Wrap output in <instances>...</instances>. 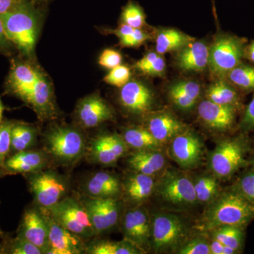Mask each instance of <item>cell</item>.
<instances>
[{
	"label": "cell",
	"mask_w": 254,
	"mask_h": 254,
	"mask_svg": "<svg viewBox=\"0 0 254 254\" xmlns=\"http://www.w3.org/2000/svg\"><path fill=\"white\" fill-rule=\"evenodd\" d=\"M165 68H166V63L165 60L159 55L157 59L148 68H145L143 73L152 75V76H160L165 71Z\"/></svg>",
	"instance_id": "obj_45"
},
{
	"label": "cell",
	"mask_w": 254,
	"mask_h": 254,
	"mask_svg": "<svg viewBox=\"0 0 254 254\" xmlns=\"http://www.w3.org/2000/svg\"><path fill=\"white\" fill-rule=\"evenodd\" d=\"M225 245H222L221 242L213 239L210 243V254H222Z\"/></svg>",
	"instance_id": "obj_50"
},
{
	"label": "cell",
	"mask_w": 254,
	"mask_h": 254,
	"mask_svg": "<svg viewBox=\"0 0 254 254\" xmlns=\"http://www.w3.org/2000/svg\"><path fill=\"white\" fill-rule=\"evenodd\" d=\"M4 254L3 253V248L2 247H0V254Z\"/></svg>",
	"instance_id": "obj_55"
},
{
	"label": "cell",
	"mask_w": 254,
	"mask_h": 254,
	"mask_svg": "<svg viewBox=\"0 0 254 254\" xmlns=\"http://www.w3.org/2000/svg\"><path fill=\"white\" fill-rule=\"evenodd\" d=\"M209 49L202 42H193L182 48L177 57V63L187 71H202L208 65Z\"/></svg>",
	"instance_id": "obj_25"
},
{
	"label": "cell",
	"mask_w": 254,
	"mask_h": 254,
	"mask_svg": "<svg viewBox=\"0 0 254 254\" xmlns=\"http://www.w3.org/2000/svg\"><path fill=\"white\" fill-rule=\"evenodd\" d=\"M6 36L20 54L30 58L34 53L38 33V14L31 3L21 0L0 15Z\"/></svg>",
	"instance_id": "obj_1"
},
{
	"label": "cell",
	"mask_w": 254,
	"mask_h": 254,
	"mask_svg": "<svg viewBox=\"0 0 254 254\" xmlns=\"http://www.w3.org/2000/svg\"><path fill=\"white\" fill-rule=\"evenodd\" d=\"M24 103L33 108L41 120H48L56 116V106L52 87L46 76L41 73Z\"/></svg>",
	"instance_id": "obj_19"
},
{
	"label": "cell",
	"mask_w": 254,
	"mask_h": 254,
	"mask_svg": "<svg viewBox=\"0 0 254 254\" xmlns=\"http://www.w3.org/2000/svg\"><path fill=\"white\" fill-rule=\"evenodd\" d=\"M158 195L165 201L179 206H191L197 202L193 182L177 170L167 172L155 186Z\"/></svg>",
	"instance_id": "obj_9"
},
{
	"label": "cell",
	"mask_w": 254,
	"mask_h": 254,
	"mask_svg": "<svg viewBox=\"0 0 254 254\" xmlns=\"http://www.w3.org/2000/svg\"><path fill=\"white\" fill-rule=\"evenodd\" d=\"M145 252L131 241L124 239L120 242L95 240L86 245V254H140Z\"/></svg>",
	"instance_id": "obj_28"
},
{
	"label": "cell",
	"mask_w": 254,
	"mask_h": 254,
	"mask_svg": "<svg viewBox=\"0 0 254 254\" xmlns=\"http://www.w3.org/2000/svg\"><path fill=\"white\" fill-rule=\"evenodd\" d=\"M40 72L29 64L21 60H13L7 80L8 93L26 101L35 84Z\"/></svg>",
	"instance_id": "obj_16"
},
{
	"label": "cell",
	"mask_w": 254,
	"mask_h": 254,
	"mask_svg": "<svg viewBox=\"0 0 254 254\" xmlns=\"http://www.w3.org/2000/svg\"><path fill=\"white\" fill-rule=\"evenodd\" d=\"M147 128L160 144L171 141L186 130L182 122L168 113L152 115L148 119Z\"/></svg>",
	"instance_id": "obj_23"
},
{
	"label": "cell",
	"mask_w": 254,
	"mask_h": 254,
	"mask_svg": "<svg viewBox=\"0 0 254 254\" xmlns=\"http://www.w3.org/2000/svg\"><path fill=\"white\" fill-rule=\"evenodd\" d=\"M120 103L129 113L142 115L148 113L153 105V95L143 83L137 81H128L122 87Z\"/></svg>",
	"instance_id": "obj_18"
},
{
	"label": "cell",
	"mask_w": 254,
	"mask_h": 254,
	"mask_svg": "<svg viewBox=\"0 0 254 254\" xmlns=\"http://www.w3.org/2000/svg\"><path fill=\"white\" fill-rule=\"evenodd\" d=\"M4 105L1 101V98H0V124L2 123L3 121V113H4Z\"/></svg>",
	"instance_id": "obj_52"
},
{
	"label": "cell",
	"mask_w": 254,
	"mask_h": 254,
	"mask_svg": "<svg viewBox=\"0 0 254 254\" xmlns=\"http://www.w3.org/2000/svg\"><path fill=\"white\" fill-rule=\"evenodd\" d=\"M3 236H4V233H3V232L1 231V229H0V238Z\"/></svg>",
	"instance_id": "obj_54"
},
{
	"label": "cell",
	"mask_w": 254,
	"mask_h": 254,
	"mask_svg": "<svg viewBox=\"0 0 254 254\" xmlns=\"http://www.w3.org/2000/svg\"><path fill=\"white\" fill-rule=\"evenodd\" d=\"M237 190L254 204V170L246 174L241 178Z\"/></svg>",
	"instance_id": "obj_41"
},
{
	"label": "cell",
	"mask_w": 254,
	"mask_h": 254,
	"mask_svg": "<svg viewBox=\"0 0 254 254\" xmlns=\"http://www.w3.org/2000/svg\"><path fill=\"white\" fill-rule=\"evenodd\" d=\"M122 60L123 57L119 52L113 49H106L100 56L99 64L103 67L112 69L121 64Z\"/></svg>",
	"instance_id": "obj_42"
},
{
	"label": "cell",
	"mask_w": 254,
	"mask_h": 254,
	"mask_svg": "<svg viewBox=\"0 0 254 254\" xmlns=\"http://www.w3.org/2000/svg\"><path fill=\"white\" fill-rule=\"evenodd\" d=\"M123 136L115 133H104L95 137L87 145L86 155L90 163L113 166L128 151Z\"/></svg>",
	"instance_id": "obj_11"
},
{
	"label": "cell",
	"mask_w": 254,
	"mask_h": 254,
	"mask_svg": "<svg viewBox=\"0 0 254 254\" xmlns=\"http://www.w3.org/2000/svg\"><path fill=\"white\" fill-rule=\"evenodd\" d=\"M193 38L181 31L175 29H165L157 36L156 51L159 54H165L173 50L181 49L193 42Z\"/></svg>",
	"instance_id": "obj_31"
},
{
	"label": "cell",
	"mask_w": 254,
	"mask_h": 254,
	"mask_svg": "<svg viewBox=\"0 0 254 254\" xmlns=\"http://www.w3.org/2000/svg\"><path fill=\"white\" fill-rule=\"evenodd\" d=\"M14 49V47L6 36L4 25L0 18V53L4 55H11Z\"/></svg>",
	"instance_id": "obj_44"
},
{
	"label": "cell",
	"mask_w": 254,
	"mask_h": 254,
	"mask_svg": "<svg viewBox=\"0 0 254 254\" xmlns=\"http://www.w3.org/2000/svg\"><path fill=\"white\" fill-rule=\"evenodd\" d=\"M180 254H210V243L203 237H195L179 248Z\"/></svg>",
	"instance_id": "obj_40"
},
{
	"label": "cell",
	"mask_w": 254,
	"mask_h": 254,
	"mask_svg": "<svg viewBox=\"0 0 254 254\" xmlns=\"http://www.w3.org/2000/svg\"><path fill=\"white\" fill-rule=\"evenodd\" d=\"M26 175L30 190L39 208H51L67 195V179L54 170L44 169Z\"/></svg>",
	"instance_id": "obj_5"
},
{
	"label": "cell",
	"mask_w": 254,
	"mask_h": 254,
	"mask_svg": "<svg viewBox=\"0 0 254 254\" xmlns=\"http://www.w3.org/2000/svg\"><path fill=\"white\" fill-rule=\"evenodd\" d=\"M198 112L200 120L214 130L228 129L235 122V108L230 105H219L205 100L200 103Z\"/></svg>",
	"instance_id": "obj_21"
},
{
	"label": "cell",
	"mask_w": 254,
	"mask_h": 254,
	"mask_svg": "<svg viewBox=\"0 0 254 254\" xmlns=\"http://www.w3.org/2000/svg\"><path fill=\"white\" fill-rule=\"evenodd\" d=\"M38 131L29 124L15 122L11 128V153L30 150L36 145Z\"/></svg>",
	"instance_id": "obj_29"
},
{
	"label": "cell",
	"mask_w": 254,
	"mask_h": 254,
	"mask_svg": "<svg viewBox=\"0 0 254 254\" xmlns=\"http://www.w3.org/2000/svg\"><path fill=\"white\" fill-rule=\"evenodd\" d=\"M245 55L247 59L254 63V41L247 47V49H245Z\"/></svg>",
	"instance_id": "obj_51"
},
{
	"label": "cell",
	"mask_w": 254,
	"mask_h": 254,
	"mask_svg": "<svg viewBox=\"0 0 254 254\" xmlns=\"http://www.w3.org/2000/svg\"><path fill=\"white\" fill-rule=\"evenodd\" d=\"M151 223L150 242L155 252H169L179 248L186 236L185 223L173 214H158Z\"/></svg>",
	"instance_id": "obj_8"
},
{
	"label": "cell",
	"mask_w": 254,
	"mask_h": 254,
	"mask_svg": "<svg viewBox=\"0 0 254 254\" xmlns=\"http://www.w3.org/2000/svg\"><path fill=\"white\" fill-rule=\"evenodd\" d=\"M43 210L46 214L49 228L46 254H86V245L84 240L68 231L52 218L46 210Z\"/></svg>",
	"instance_id": "obj_13"
},
{
	"label": "cell",
	"mask_w": 254,
	"mask_h": 254,
	"mask_svg": "<svg viewBox=\"0 0 254 254\" xmlns=\"http://www.w3.org/2000/svg\"><path fill=\"white\" fill-rule=\"evenodd\" d=\"M145 14L141 6L133 1H128L124 8L122 18L124 23L132 28H141L145 24Z\"/></svg>",
	"instance_id": "obj_37"
},
{
	"label": "cell",
	"mask_w": 254,
	"mask_h": 254,
	"mask_svg": "<svg viewBox=\"0 0 254 254\" xmlns=\"http://www.w3.org/2000/svg\"><path fill=\"white\" fill-rule=\"evenodd\" d=\"M76 117L82 127L92 128L112 120L114 112L101 97L93 94L80 102L76 108Z\"/></svg>",
	"instance_id": "obj_17"
},
{
	"label": "cell",
	"mask_w": 254,
	"mask_h": 254,
	"mask_svg": "<svg viewBox=\"0 0 254 254\" xmlns=\"http://www.w3.org/2000/svg\"><path fill=\"white\" fill-rule=\"evenodd\" d=\"M44 145L46 153L55 161L68 166L86 155L88 143L77 128L57 125L46 132Z\"/></svg>",
	"instance_id": "obj_3"
},
{
	"label": "cell",
	"mask_w": 254,
	"mask_h": 254,
	"mask_svg": "<svg viewBox=\"0 0 254 254\" xmlns=\"http://www.w3.org/2000/svg\"><path fill=\"white\" fill-rule=\"evenodd\" d=\"M48 233V219L44 210L41 208H28L23 213L17 235L29 241L46 254Z\"/></svg>",
	"instance_id": "obj_15"
},
{
	"label": "cell",
	"mask_w": 254,
	"mask_h": 254,
	"mask_svg": "<svg viewBox=\"0 0 254 254\" xmlns=\"http://www.w3.org/2000/svg\"><path fill=\"white\" fill-rule=\"evenodd\" d=\"M230 81L235 86L246 91L254 90V67L239 64L231 70L228 74Z\"/></svg>",
	"instance_id": "obj_35"
},
{
	"label": "cell",
	"mask_w": 254,
	"mask_h": 254,
	"mask_svg": "<svg viewBox=\"0 0 254 254\" xmlns=\"http://www.w3.org/2000/svg\"><path fill=\"white\" fill-rule=\"evenodd\" d=\"M149 35L140 28H135L131 34L120 38V45L123 47H137L141 46L147 40L149 39Z\"/></svg>",
	"instance_id": "obj_43"
},
{
	"label": "cell",
	"mask_w": 254,
	"mask_h": 254,
	"mask_svg": "<svg viewBox=\"0 0 254 254\" xmlns=\"http://www.w3.org/2000/svg\"><path fill=\"white\" fill-rule=\"evenodd\" d=\"M43 210L64 228L83 240L96 236L88 212L81 200L66 196L51 208Z\"/></svg>",
	"instance_id": "obj_4"
},
{
	"label": "cell",
	"mask_w": 254,
	"mask_h": 254,
	"mask_svg": "<svg viewBox=\"0 0 254 254\" xmlns=\"http://www.w3.org/2000/svg\"><path fill=\"white\" fill-rule=\"evenodd\" d=\"M131 78V71L129 68L125 65H119L112 68L104 78V81L112 86L122 88L129 81Z\"/></svg>",
	"instance_id": "obj_39"
},
{
	"label": "cell",
	"mask_w": 254,
	"mask_h": 254,
	"mask_svg": "<svg viewBox=\"0 0 254 254\" xmlns=\"http://www.w3.org/2000/svg\"><path fill=\"white\" fill-rule=\"evenodd\" d=\"M134 28H132L131 26H128V25L125 23V24H123L121 26H120L118 29L114 30V31H112V33L116 35L120 39V38H123V37L131 34L132 32L134 31Z\"/></svg>",
	"instance_id": "obj_49"
},
{
	"label": "cell",
	"mask_w": 254,
	"mask_h": 254,
	"mask_svg": "<svg viewBox=\"0 0 254 254\" xmlns=\"http://www.w3.org/2000/svg\"><path fill=\"white\" fill-rule=\"evenodd\" d=\"M245 42L236 36L218 37L209 48L208 66L215 76L222 78L240 64L245 56Z\"/></svg>",
	"instance_id": "obj_7"
},
{
	"label": "cell",
	"mask_w": 254,
	"mask_h": 254,
	"mask_svg": "<svg viewBox=\"0 0 254 254\" xmlns=\"http://www.w3.org/2000/svg\"><path fill=\"white\" fill-rule=\"evenodd\" d=\"M123 139L128 148L136 150H155L160 146V143L148 131L143 127H132L124 132Z\"/></svg>",
	"instance_id": "obj_30"
},
{
	"label": "cell",
	"mask_w": 254,
	"mask_h": 254,
	"mask_svg": "<svg viewBox=\"0 0 254 254\" xmlns=\"http://www.w3.org/2000/svg\"><path fill=\"white\" fill-rule=\"evenodd\" d=\"M254 218V204L237 190L219 194L209 203L203 224L209 230L224 225L243 227Z\"/></svg>",
	"instance_id": "obj_2"
},
{
	"label": "cell",
	"mask_w": 254,
	"mask_h": 254,
	"mask_svg": "<svg viewBox=\"0 0 254 254\" xmlns=\"http://www.w3.org/2000/svg\"><path fill=\"white\" fill-rule=\"evenodd\" d=\"M242 127L246 129L254 128V96L246 109L245 115L242 119Z\"/></svg>",
	"instance_id": "obj_46"
},
{
	"label": "cell",
	"mask_w": 254,
	"mask_h": 254,
	"mask_svg": "<svg viewBox=\"0 0 254 254\" xmlns=\"http://www.w3.org/2000/svg\"><path fill=\"white\" fill-rule=\"evenodd\" d=\"M155 186L153 176L133 172L122 183V192L128 200L138 204L149 198Z\"/></svg>",
	"instance_id": "obj_24"
},
{
	"label": "cell",
	"mask_w": 254,
	"mask_h": 254,
	"mask_svg": "<svg viewBox=\"0 0 254 254\" xmlns=\"http://www.w3.org/2000/svg\"><path fill=\"white\" fill-rule=\"evenodd\" d=\"M127 163L133 172L153 177L163 170L166 160L157 149L136 150L130 155Z\"/></svg>",
	"instance_id": "obj_26"
},
{
	"label": "cell",
	"mask_w": 254,
	"mask_h": 254,
	"mask_svg": "<svg viewBox=\"0 0 254 254\" xmlns=\"http://www.w3.org/2000/svg\"><path fill=\"white\" fill-rule=\"evenodd\" d=\"M169 97L174 105L182 110H190L195 106L200 94V86L194 81H180L169 88Z\"/></svg>",
	"instance_id": "obj_27"
},
{
	"label": "cell",
	"mask_w": 254,
	"mask_h": 254,
	"mask_svg": "<svg viewBox=\"0 0 254 254\" xmlns=\"http://www.w3.org/2000/svg\"><path fill=\"white\" fill-rule=\"evenodd\" d=\"M151 220L148 211L142 207L128 209L122 218V231L127 240L146 252L151 237Z\"/></svg>",
	"instance_id": "obj_12"
},
{
	"label": "cell",
	"mask_w": 254,
	"mask_h": 254,
	"mask_svg": "<svg viewBox=\"0 0 254 254\" xmlns=\"http://www.w3.org/2000/svg\"><path fill=\"white\" fill-rule=\"evenodd\" d=\"M14 123L5 120L0 124V167L4 169L5 161L11 153V128Z\"/></svg>",
	"instance_id": "obj_38"
},
{
	"label": "cell",
	"mask_w": 254,
	"mask_h": 254,
	"mask_svg": "<svg viewBox=\"0 0 254 254\" xmlns=\"http://www.w3.org/2000/svg\"><path fill=\"white\" fill-rule=\"evenodd\" d=\"M48 153L41 150H26L9 155L5 161L4 168L9 174L37 173L48 166Z\"/></svg>",
	"instance_id": "obj_20"
},
{
	"label": "cell",
	"mask_w": 254,
	"mask_h": 254,
	"mask_svg": "<svg viewBox=\"0 0 254 254\" xmlns=\"http://www.w3.org/2000/svg\"><path fill=\"white\" fill-rule=\"evenodd\" d=\"M81 202L88 212L95 235L111 231L118 223L121 205L118 198H93L84 195Z\"/></svg>",
	"instance_id": "obj_10"
},
{
	"label": "cell",
	"mask_w": 254,
	"mask_h": 254,
	"mask_svg": "<svg viewBox=\"0 0 254 254\" xmlns=\"http://www.w3.org/2000/svg\"><path fill=\"white\" fill-rule=\"evenodd\" d=\"M243 227L224 225L212 230L213 239L221 242L222 245L232 247L239 252L243 242Z\"/></svg>",
	"instance_id": "obj_34"
},
{
	"label": "cell",
	"mask_w": 254,
	"mask_h": 254,
	"mask_svg": "<svg viewBox=\"0 0 254 254\" xmlns=\"http://www.w3.org/2000/svg\"><path fill=\"white\" fill-rule=\"evenodd\" d=\"M3 248V253L11 254H43V251L33 245L31 242L16 236V238L10 240Z\"/></svg>",
	"instance_id": "obj_36"
},
{
	"label": "cell",
	"mask_w": 254,
	"mask_h": 254,
	"mask_svg": "<svg viewBox=\"0 0 254 254\" xmlns=\"http://www.w3.org/2000/svg\"><path fill=\"white\" fill-rule=\"evenodd\" d=\"M83 191L84 195L93 198H118L122 193V183L113 174L100 171L87 179Z\"/></svg>",
	"instance_id": "obj_22"
},
{
	"label": "cell",
	"mask_w": 254,
	"mask_h": 254,
	"mask_svg": "<svg viewBox=\"0 0 254 254\" xmlns=\"http://www.w3.org/2000/svg\"><path fill=\"white\" fill-rule=\"evenodd\" d=\"M207 100L217 104L235 107L239 105L237 91L229 83L218 81L210 85L206 91Z\"/></svg>",
	"instance_id": "obj_32"
},
{
	"label": "cell",
	"mask_w": 254,
	"mask_h": 254,
	"mask_svg": "<svg viewBox=\"0 0 254 254\" xmlns=\"http://www.w3.org/2000/svg\"><path fill=\"white\" fill-rule=\"evenodd\" d=\"M203 148L199 137L185 130L170 141V155L182 168H193L201 160Z\"/></svg>",
	"instance_id": "obj_14"
},
{
	"label": "cell",
	"mask_w": 254,
	"mask_h": 254,
	"mask_svg": "<svg viewBox=\"0 0 254 254\" xmlns=\"http://www.w3.org/2000/svg\"><path fill=\"white\" fill-rule=\"evenodd\" d=\"M193 182L197 202L209 203L219 195V185L215 177L203 175Z\"/></svg>",
	"instance_id": "obj_33"
},
{
	"label": "cell",
	"mask_w": 254,
	"mask_h": 254,
	"mask_svg": "<svg viewBox=\"0 0 254 254\" xmlns=\"http://www.w3.org/2000/svg\"><path fill=\"white\" fill-rule=\"evenodd\" d=\"M159 56L158 54L155 53H150L148 54L145 55L142 59L138 60L136 64H135L134 67L138 71L143 72L145 68H148V66L151 64Z\"/></svg>",
	"instance_id": "obj_47"
},
{
	"label": "cell",
	"mask_w": 254,
	"mask_h": 254,
	"mask_svg": "<svg viewBox=\"0 0 254 254\" xmlns=\"http://www.w3.org/2000/svg\"><path fill=\"white\" fill-rule=\"evenodd\" d=\"M247 151V142L242 137L220 142L210 154V170L218 179L230 178L245 165Z\"/></svg>",
	"instance_id": "obj_6"
},
{
	"label": "cell",
	"mask_w": 254,
	"mask_h": 254,
	"mask_svg": "<svg viewBox=\"0 0 254 254\" xmlns=\"http://www.w3.org/2000/svg\"><path fill=\"white\" fill-rule=\"evenodd\" d=\"M21 1V0H0V15L8 12Z\"/></svg>",
	"instance_id": "obj_48"
},
{
	"label": "cell",
	"mask_w": 254,
	"mask_h": 254,
	"mask_svg": "<svg viewBox=\"0 0 254 254\" xmlns=\"http://www.w3.org/2000/svg\"><path fill=\"white\" fill-rule=\"evenodd\" d=\"M10 175L9 173H8L7 171H6L5 169L1 168V167H0V178H2V177H4V176H6V175Z\"/></svg>",
	"instance_id": "obj_53"
}]
</instances>
